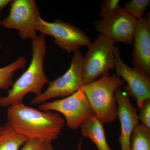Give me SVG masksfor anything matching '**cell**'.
Listing matches in <instances>:
<instances>
[{
    "label": "cell",
    "mask_w": 150,
    "mask_h": 150,
    "mask_svg": "<svg viewBox=\"0 0 150 150\" xmlns=\"http://www.w3.org/2000/svg\"><path fill=\"white\" fill-rule=\"evenodd\" d=\"M80 128L83 137L88 138L98 150H112L108 144L103 123L96 115L87 119Z\"/></svg>",
    "instance_id": "obj_13"
},
{
    "label": "cell",
    "mask_w": 150,
    "mask_h": 150,
    "mask_svg": "<svg viewBox=\"0 0 150 150\" xmlns=\"http://www.w3.org/2000/svg\"><path fill=\"white\" fill-rule=\"evenodd\" d=\"M40 16L34 0H14L11 3L8 16L1 21V25L16 29L23 40H33L37 37L36 24Z\"/></svg>",
    "instance_id": "obj_8"
},
{
    "label": "cell",
    "mask_w": 150,
    "mask_h": 150,
    "mask_svg": "<svg viewBox=\"0 0 150 150\" xmlns=\"http://www.w3.org/2000/svg\"><path fill=\"white\" fill-rule=\"evenodd\" d=\"M84 56L80 51L74 52L71 65L64 74L55 80L48 82L45 91L35 96L32 105L41 104L56 98H64L73 94L83 86Z\"/></svg>",
    "instance_id": "obj_5"
},
{
    "label": "cell",
    "mask_w": 150,
    "mask_h": 150,
    "mask_svg": "<svg viewBox=\"0 0 150 150\" xmlns=\"http://www.w3.org/2000/svg\"><path fill=\"white\" fill-rule=\"evenodd\" d=\"M12 1L11 0H0V10H2L5 7L11 3Z\"/></svg>",
    "instance_id": "obj_21"
},
{
    "label": "cell",
    "mask_w": 150,
    "mask_h": 150,
    "mask_svg": "<svg viewBox=\"0 0 150 150\" xmlns=\"http://www.w3.org/2000/svg\"><path fill=\"white\" fill-rule=\"evenodd\" d=\"M1 13H0V26L1 25Z\"/></svg>",
    "instance_id": "obj_24"
},
{
    "label": "cell",
    "mask_w": 150,
    "mask_h": 150,
    "mask_svg": "<svg viewBox=\"0 0 150 150\" xmlns=\"http://www.w3.org/2000/svg\"><path fill=\"white\" fill-rule=\"evenodd\" d=\"M27 59L23 56L19 57L15 61L6 67L0 68V90L11 88L13 83L15 73L26 67Z\"/></svg>",
    "instance_id": "obj_15"
},
{
    "label": "cell",
    "mask_w": 150,
    "mask_h": 150,
    "mask_svg": "<svg viewBox=\"0 0 150 150\" xmlns=\"http://www.w3.org/2000/svg\"><path fill=\"white\" fill-rule=\"evenodd\" d=\"M130 150H150V129L138 125L131 136Z\"/></svg>",
    "instance_id": "obj_16"
},
{
    "label": "cell",
    "mask_w": 150,
    "mask_h": 150,
    "mask_svg": "<svg viewBox=\"0 0 150 150\" xmlns=\"http://www.w3.org/2000/svg\"><path fill=\"white\" fill-rule=\"evenodd\" d=\"M117 105V115L121 123L118 141L121 150H130L131 137L139 124L137 109L132 105L129 96L118 88L115 92Z\"/></svg>",
    "instance_id": "obj_11"
},
{
    "label": "cell",
    "mask_w": 150,
    "mask_h": 150,
    "mask_svg": "<svg viewBox=\"0 0 150 150\" xmlns=\"http://www.w3.org/2000/svg\"><path fill=\"white\" fill-rule=\"evenodd\" d=\"M119 0H103L101 2V8L99 16L101 19L110 17L123 8Z\"/></svg>",
    "instance_id": "obj_18"
},
{
    "label": "cell",
    "mask_w": 150,
    "mask_h": 150,
    "mask_svg": "<svg viewBox=\"0 0 150 150\" xmlns=\"http://www.w3.org/2000/svg\"><path fill=\"white\" fill-rule=\"evenodd\" d=\"M52 142L40 140H28L21 150H54Z\"/></svg>",
    "instance_id": "obj_19"
},
{
    "label": "cell",
    "mask_w": 150,
    "mask_h": 150,
    "mask_svg": "<svg viewBox=\"0 0 150 150\" xmlns=\"http://www.w3.org/2000/svg\"><path fill=\"white\" fill-rule=\"evenodd\" d=\"M150 3V0H132L124 3L123 7L126 12L138 20L144 17Z\"/></svg>",
    "instance_id": "obj_17"
},
{
    "label": "cell",
    "mask_w": 150,
    "mask_h": 150,
    "mask_svg": "<svg viewBox=\"0 0 150 150\" xmlns=\"http://www.w3.org/2000/svg\"><path fill=\"white\" fill-rule=\"evenodd\" d=\"M124 83L121 78L108 73L96 81L82 86L95 115L103 123H112L117 118L115 92Z\"/></svg>",
    "instance_id": "obj_3"
},
{
    "label": "cell",
    "mask_w": 150,
    "mask_h": 150,
    "mask_svg": "<svg viewBox=\"0 0 150 150\" xmlns=\"http://www.w3.org/2000/svg\"><path fill=\"white\" fill-rule=\"evenodd\" d=\"M114 56L116 74L127 83L124 87L126 93L136 99L139 108L145 100L150 99V76L139 68L127 66L121 59L117 46L114 48Z\"/></svg>",
    "instance_id": "obj_9"
},
{
    "label": "cell",
    "mask_w": 150,
    "mask_h": 150,
    "mask_svg": "<svg viewBox=\"0 0 150 150\" xmlns=\"http://www.w3.org/2000/svg\"><path fill=\"white\" fill-rule=\"evenodd\" d=\"M82 140L80 139L79 141L76 150H82Z\"/></svg>",
    "instance_id": "obj_22"
},
{
    "label": "cell",
    "mask_w": 150,
    "mask_h": 150,
    "mask_svg": "<svg viewBox=\"0 0 150 150\" xmlns=\"http://www.w3.org/2000/svg\"><path fill=\"white\" fill-rule=\"evenodd\" d=\"M137 20L123 8L114 15L95 21L97 31L114 43L120 42L127 45L133 43L134 35Z\"/></svg>",
    "instance_id": "obj_10"
},
{
    "label": "cell",
    "mask_w": 150,
    "mask_h": 150,
    "mask_svg": "<svg viewBox=\"0 0 150 150\" xmlns=\"http://www.w3.org/2000/svg\"><path fill=\"white\" fill-rule=\"evenodd\" d=\"M32 40V57L29 67L13 82L7 95L0 97V107L8 108L13 103L23 102L26 95L31 93L38 96L49 82L43 66L46 53L45 36L41 34Z\"/></svg>",
    "instance_id": "obj_2"
},
{
    "label": "cell",
    "mask_w": 150,
    "mask_h": 150,
    "mask_svg": "<svg viewBox=\"0 0 150 150\" xmlns=\"http://www.w3.org/2000/svg\"><path fill=\"white\" fill-rule=\"evenodd\" d=\"M3 128H4V126H0V134H1L3 131Z\"/></svg>",
    "instance_id": "obj_23"
},
{
    "label": "cell",
    "mask_w": 150,
    "mask_h": 150,
    "mask_svg": "<svg viewBox=\"0 0 150 150\" xmlns=\"http://www.w3.org/2000/svg\"><path fill=\"white\" fill-rule=\"evenodd\" d=\"M115 43L100 34L88 46L84 57L83 86L98 79L115 68Z\"/></svg>",
    "instance_id": "obj_4"
},
{
    "label": "cell",
    "mask_w": 150,
    "mask_h": 150,
    "mask_svg": "<svg viewBox=\"0 0 150 150\" xmlns=\"http://www.w3.org/2000/svg\"><path fill=\"white\" fill-rule=\"evenodd\" d=\"M134 50L132 63L134 67L139 68L150 75V15L137 21L134 35Z\"/></svg>",
    "instance_id": "obj_12"
},
{
    "label": "cell",
    "mask_w": 150,
    "mask_h": 150,
    "mask_svg": "<svg viewBox=\"0 0 150 150\" xmlns=\"http://www.w3.org/2000/svg\"><path fill=\"white\" fill-rule=\"evenodd\" d=\"M28 141L6 122L0 134V150H19Z\"/></svg>",
    "instance_id": "obj_14"
},
{
    "label": "cell",
    "mask_w": 150,
    "mask_h": 150,
    "mask_svg": "<svg viewBox=\"0 0 150 150\" xmlns=\"http://www.w3.org/2000/svg\"><path fill=\"white\" fill-rule=\"evenodd\" d=\"M39 109L62 113L67 126L73 130L79 128L84 121L95 115L82 87L69 96L40 105Z\"/></svg>",
    "instance_id": "obj_6"
},
{
    "label": "cell",
    "mask_w": 150,
    "mask_h": 150,
    "mask_svg": "<svg viewBox=\"0 0 150 150\" xmlns=\"http://www.w3.org/2000/svg\"><path fill=\"white\" fill-rule=\"evenodd\" d=\"M139 109L138 115L141 124L150 129V99L145 100Z\"/></svg>",
    "instance_id": "obj_20"
},
{
    "label": "cell",
    "mask_w": 150,
    "mask_h": 150,
    "mask_svg": "<svg viewBox=\"0 0 150 150\" xmlns=\"http://www.w3.org/2000/svg\"><path fill=\"white\" fill-rule=\"evenodd\" d=\"M36 27L41 34L54 37L55 44L68 53L78 51L83 46L88 47L92 43L90 38L81 30L61 20L49 22L40 16L36 21Z\"/></svg>",
    "instance_id": "obj_7"
},
{
    "label": "cell",
    "mask_w": 150,
    "mask_h": 150,
    "mask_svg": "<svg viewBox=\"0 0 150 150\" xmlns=\"http://www.w3.org/2000/svg\"><path fill=\"white\" fill-rule=\"evenodd\" d=\"M7 118V123L28 140L50 142L58 139L65 123L58 112L36 109L23 102L8 107Z\"/></svg>",
    "instance_id": "obj_1"
}]
</instances>
